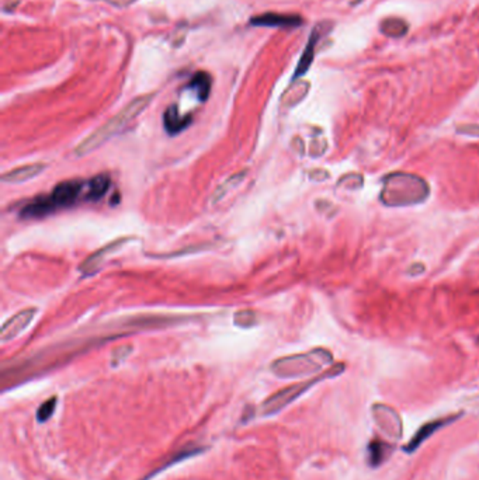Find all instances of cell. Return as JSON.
I'll use <instances>...</instances> for the list:
<instances>
[{
	"label": "cell",
	"instance_id": "obj_1",
	"mask_svg": "<svg viewBox=\"0 0 479 480\" xmlns=\"http://www.w3.org/2000/svg\"><path fill=\"white\" fill-rule=\"evenodd\" d=\"M87 201V180L72 178L56 184L50 194L40 196L20 208L22 219H43L61 210Z\"/></svg>",
	"mask_w": 479,
	"mask_h": 480
},
{
	"label": "cell",
	"instance_id": "obj_2",
	"mask_svg": "<svg viewBox=\"0 0 479 480\" xmlns=\"http://www.w3.org/2000/svg\"><path fill=\"white\" fill-rule=\"evenodd\" d=\"M153 98H155V94H144V95H139V98L134 99L120 113H117L113 118H110L106 124H103L102 127L93 131L87 138H84L75 148V155L77 157H83V156L93 153L94 150H98L102 145H105L113 137L120 134L144 110H146L148 106L152 103Z\"/></svg>",
	"mask_w": 479,
	"mask_h": 480
},
{
	"label": "cell",
	"instance_id": "obj_3",
	"mask_svg": "<svg viewBox=\"0 0 479 480\" xmlns=\"http://www.w3.org/2000/svg\"><path fill=\"white\" fill-rule=\"evenodd\" d=\"M344 369V366L342 365H337L332 369H329L328 372L322 373L321 376H317L314 379H310V380H305V382H300V383H296V385L293 387H289V388H285L282 391H278L277 394H274L273 396H270L268 399H266L261 406H260V415L267 417V416H274L277 415L278 412H281L282 409H285L289 405H291L294 401H297L298 398H301L305 392H308L312 387H315L318 382L324 380V379H328L330 376H336L339 375L342 371Z\"/></svg>",
	"mask_w": 479,
	"mask_h": 480
},
{
	"label": "cell",
	"instance_id": "obj_4",
	"mask_svg": "<svg viewBox=\"0 0 479 480\" xmlns=\"http://www.w3.org/2000/svg\"><path fill=\"white\" fill-rule=\"evenodd\" d=\"M319 368L321 364L315 361V354L285 357L271 364V372L280 378H297L312 373Z\"/></svg>",
	"mask_w": 479,
	"mask_h": 480
},
{
	"label": "cell",
	"instance_id": "obj_5",
	"mask_svg": "<svg viewBox=\"0 0 479 480\" xmlns=\"http://www.w3.org/2000/svg\"><path fill=\"white\" fill-rule=\"evenodd\" d=\"M132 240L131 236H124V238H119L114 239L113 242L105 245L103 247H100L99 250H96L91 256H89L80 265H79V271L84 275H93L96 271L100 270V267L103 265V263L113 256L114 253L120 251L126 245H128Z\"/></svg>",
	"mask_w": 479,
	"mask_h": 480
},
{
	"label": "cell",
	"instance_id": "obj_6",
	"mask_svg": "<svg viewBox=\"0 0 479 480\" xmlns=\"http://www.w3.org/2000/svg\"><path fill=\"white\" fill-rule=\"evenodd\" d=\"M37 313V308H27L8 319L0 329V341L8 343L22 334L31 325Z\"/></svg>",
	"mask_w": 479,
	"mask_h": 480
},
{
	"label": "cell",
	"instance_id": "obj_7",
	"mask_svg": "<svg viewBox=\"0 0 479 480\" xmlns=\"http://www.w3.org/2000/svg\"><path fill=\"white\" fill-rule=\"evenodd\" d=\"M252 26L256 27H273V29H291L303 24V19L297 15H284V13H263L250 20Z\"/></svg>",
	"mask_w": 479,
	"mask_h": 480
},
{
	"label": "cell",
	"instance_id": "obj_8",
	"mask_svg": "<svg viewBox=\"0 0 479 480\" xmlns=\"http://www.w3.org/2000/svg\"><path fill=\"white\" fill-rule=\"evenodd\" d=\"M207 449V447H203V445H197V444H188V445H184V447H180V449H177L176 452H173L166 460H163V463L159 466V467H155L151 473H148L145 477H142L141 480H151L153 479L156 474L162 473L163 470L169 469L170 466L176 465V463H180L188 458H193V456H197L200 454H203L204 451Z\"/></svg>",
	"mask_w": 479,
	"mask_h": 480
},
{
	"label": "cell",
	"instance_id": "obj_9",
	"mask_svg": "<svg viewBox=\"0 0 479 480\" xmlns=\"http://www.w3.org/2000/svg\"><path fill=\"white\" fill-rule=\"evenodd\" d=\"M325 26H326V24H319V26H317V27L312 30V34H311V37H310V40H308V44H307V47H305V49H304V52H303V56H301V59H300V62H298V65H297V69H296V72H294V76H293L294 80H297L298 77L304 76V75L308 72V69L311 68V65H312V62H314V58H315L317 45H318V42L321 41L322 36L325 34V31H324V27H325Z\"/></svg>",
	"mask_w": 479,
	"mask_h": 480
},
{
	"label": "cell",
	"instance_id": "obj_10",
	"mask_svg": "<svg viewBox=\"0 0 479 480\" xmlns=\"http://www.w3.org/2000/svg\"><path fill=\"white\" fill-rule=\"evenodd\" d=\"M191 123H193V116L191 114L181 116L176 104H172L170 107H167L163 114L165 131L172 137H176L184 130H187Z\"/></svg>",
	"mask_w": 479,
	"mask_h": 480
},
{
	"label": "cell",
	"instance_id": "obj_11",
	"mask_svg": "<svg viewBox=\"0 0 479 480\" xmlns=\"http://www.w3.org/2000/svg\"><path fill=\"white\" fill-rule=\"evenodd\" d=\"M47 169L45 163H31V164H24L20 167H16L13 170H9L3 173L2 176V183L5 184H20L26 183L37 176H40L44 170Z\"/></svg>",
	"mask_w": 479,
	"mask_h": 480
},
{
	"label": "cell",
	"instance_id": "obj_12",
	"mask_svg": "<svg viewBox=\"0 0 479 480\" xmlns=\"http://www.w3.org/2000/svg\"><path fill=\"white\" fill-rule=\"evenodd\" d=\"M454 420H457V417H447V419H440V420H434V421H430L425 426H422V428L415 434V437L412 438V441L405 447V451L406 452H413L416 451L432 434H434L436 431H439L440 428L446 427L447 424L453 423Z\"/></svg>",
	"mask_w": 479,
	"mask_h": 480
},
{
	"label": "cell",
	"instance_id": "obj_13",
	"mask_svg": "<svg viewBox=\"0 0 479 480\" xmlns=\"http://www.w3.org/2000/svg\"><path fill=\"white\" fill-rule=\"evenodd\" d=\"M112 187V177L106 173L98 174L87 180V201L96 203L102 200Z\"/></svg>",
	"mask_w": 479,
	"mask_h": 480
},
{
	"label": "cell",
	"instance_id": "obj_14",
	"mask_svg": "<svg viewBox=\"0 0 479 480\" xmlns=\"http://www.w3.org/2000/svg\"><path fill=\"white\" fill-rule=\"evenodd\" d=\"M213 87V79L207 72H197L191 77L188 83V88L193 90L200 102H206L210 98Z\"/></svg>",
	"mask_w": 479,
	"mask_h": 480
},
{
	"label": "cell",
	"instance_id": "obj_15",
	"mask_svg": "<svg viewBox=\"0 0 479 480\" xmlns=\"http://www.w3.org/2000/svg\"><path fill=\"white\" fill-rule=\"evenodd\" d=\"M246 176H248V170L246 169H243V170L229 176L222 184H220L217 187V189L214 191V194L211 197V203L213 204H218L221 200H224L228 193H231L232 189H235L246 178Z\"/></svg>",
	"mask_w": 479,
	"mask_h": 480
},
{
	"label": "cell",
	"instance_id": "obj_16",
	"mask_svg": "<svg viewBox=\"0 0 479 480\" xmlns=\"http://www.w3.org/2000/svg\"><path fill=\"white\" fill-rule=\"evenodd\" d=\"M393 451V447L381 440H374L368 445V462L371 466H379Z\"/></svg>",
	"mask_w": 479,
	"mask_h": 480
},
{
	"label": "cell",
	"instance_id": "obj_17",
	"mask_svg": "<svg viewBox=\"0 0 479 480\" xmlns=\"http://www.w3.org/2000/svg\"><path fill=\"white\" fill-rule=\"evenodd\" d=\"M379 30L382 34L390 37V38H400L408 33L409 24L402 19L390 17V19H386L384 22L381 23Z\"/></svg>",
	"mask_w": 479,
	"mask_h": 480
},
{
	"label": "cell",
	"instance_id": "obj_18",
	"mask_svg": "<svg viewBox=\"0 0 479 480\" xmlns=\"http://www.w3.org/2000/svg\"><path fill=\"white\" fill-rule=\"evenodd\" d=\"M213 249V245L208 243H203V245H193V246H187L183 247L180 250H174L170 253H162V254H148L151 258H160V260H172V258H178V257H184V256H191V254H197V253H203L206 250Z\"/></svg>",
	"mask_w": 479,
	"mask_h": 480
},
{
	"label": "cell",
	"instance_id": "obj_19",
	"mask_svg": "<svg viewBox=\"0 0 479 480\" xmlns=\"http://www.w3.org/2000/svg\"><path fill=\"white\" fill-rule=\"evenodd\" d=\"M257 323H259L257 313L252 309H242L234 315V325L239 329H252L257 326Z\"/></svg>",
	"mask_w": 479,
	"mask_h": 480
},
{
	"label": "cell",
	"instance_id": "obj_20",
	"mask_svg": "<svg viewBox=\"0 0 479 480\" xmlns=\"http://www.w3.org/2000/svg\"><path fill=\"white\" fill-rule=\"evenodd\" d=\"M56 405H58V398L56 396H52L48 401H45L44 403H41V406L37 410V421L38 423L48 421L54 416Z\"/></svg>",
	"mask_w": 479,
	"mask_h": 480
},
{
	"label": "cell",
	"instance_id": "obj_21",
	"mask_svg": "<svg viewBox=\"0 0 479 480\" xmlns=\"http://www.w3.org/2000/svg\"><path fill=\"white\" fill-rule=\"evenodd\" d=\"M132 351H134V347L131 344H124V346L114 348V351L112 354V365L113 366L121 365L132 354Z\"/></svg>",
	"mask_w": 479,
	"mask_h": 480
},
{
	"label": "cell",
	"instance_id": "obj_22",
	"mask_svg": "<svg viewBox=\"0 0 479 480\" xmlns=\"http://www.w3.org/2000/svg\"><path fill=\"white\" fill-rule=\"evenodd\" d=\"M360 2H363V0H354V2H353V5H358Z\"/></svg>",
	"mask_w": 479,
	"mask_h": 480
}]
</instances>
